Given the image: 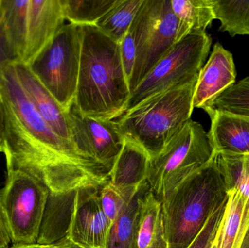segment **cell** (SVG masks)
<instances>
[{
  "label": "cell",
  "instance_id": "obj_20",
  "mask_svg": "<svg viewBox=\"0 0 249 248\" xmlns=\"http://www.w3.org/2000/svg\"><path fill=\"white\" fill-rule=\"evenodd\" d=\"M179 21V39L193 33H206L215 19L210 0H171Z\"/></svg>",
  "mask_w": 249,
  "mask_h": 248
},
{
  "label": "cell",
  "instance_id": "obj_13",
  "mask_svg": "<svg viewBox=\"0 0 249 248\" xmlns=\"http://www.w3.org/2000/svg\"><path fill=\"white\" fill-rule=\"evenodd\" d=\"M13 66L20 85L42 117L60 138L71 143L65 109L38 80L29 66L16 61Z\"/></svg>",
  "mask_w": 249,
  "mask_h": 248
},
{
  "label": "cell",
  "instance_id": "obj_31",
  "mask_svg": "<svg viewBox=\"0 0 249 248\" xmlns=\"http://www.w3.org/2000/svg\"><path fill=\"white\" fill-rule=\"evenodd\" d=\"M11 242L10 229L0 197V248H7Z\"/></svg>",
  "mask_w": 249,
  "mask_h": 248
},
{
  "label": "cell",
  "instance_id": "obj_4",
  "mask_svg": "<svg viewBox=\"0 0 249 248\" xmlns=\"http://www.w3.org/2000/svg\"><path fill=\"white\" fill-rule=\"evenodd\" d=\"M215 152L208 132L190 119L165 148L149 160L147 182L162 200L184 179L212 160Z\"/></svg>",
  "mask_w": 249,
  "mask_h": 248
},
{
  "label": "cell",
  "instance_id": "obj_12",
  "mask_svg": "<svg viewBox=\"0 0 249 248\" xmlns=\"http://www.w3.org/2000/svg\"><path fill=\"white\" fill-rule=\"evenodd\" d=\"M235 79L236 69L232 53L216 42L197 77L193 95V109L206 110L222 92L235 84Z\"/></svg>",
  "mask_w": 249,
  "mask_h": 248
},
{
  "label": "cell",
  "instance_id": "obj_22",
  "mask_svg": "<svg viewBox=\"0 0 249 248\" xmlns=\"http://www.w3.org/2000/svg\"><path fill=\"white\" fill-rule=\"evenodd\" d=\"M143 0H117L95 26L107 36L120 43L134 21Z\"/></svg>",
  "mask_w": 249,
  "mask_h": 248
},
{
  "label": "cell",
  "instance_id": "obj_14",
  "mask_svg": "<svg viewBox=\"0 0 249 248\" xmlns=\"http://www.w3.org/2000/svg\"><path fill=\"white\" fill-rule=\"evenodd\" d=\"M208 132L214 152L249 154V118L216 113Z\"/></svg>",
  "mask_w": 249,
  "mask_h": 248
},
{
  "label": "cell",
  "instance_id": "obj_8",
  "mask_svg": "<svg viewBox=\"0 0 249 248\" xmlns=\"http://www.w3.org/2000/svg\"><path fill=\"white\" fill-rule=\"evenodd\" d=\"M49 195L46 185L35 176L7 172L0 197L13 245L36 243Z\"/></svg>",
  "mask_w": 249,
  "mask_h": 248
},
{
  "label": "cell",
  "instance_id": "obj_34",
  "mask_svg": "<svg viewBox=\"0 0 249 248\" xmlns=\"http://www.w3.org/2000/svg\"><path fill=\"white\" fill-rule=\"evenodd\" d=\"M11 248H55V245H41L38 243L26 245H13Z\"/></svg>",
  "mask_w": 249,
  "mask_h": 248
},
{
  "label": "cell",
  "instance_id": "obj_7",
  "mask_svg": "<svg viewBox=\"0 0 249 248\" xmlns=\"http://www.w3.org/2000/svg\"><path fill=\"white\" fill-rule=\"evenodd\" d=\"M136 61L130 94L164 54L179 41V21L171 0H143L134 19Z\"/></svg>",
  "mask_w": 249,
  "mask_h": 248
},
{
  "label": "cell",
  "instance_id": "obj_19",
  "mask_svg": "<svg viewBox=\"0 0 249 248\" xmlns=\"http://www.w3.org/2000/svg\"><path fill=\"white\" fill-rule=\"evenodd\" d=\"M249 225V205L238 191L230 192L217 232L218 248H239Z\"/></svg>",
  "mask_w": 249,
  "mask_h": 248
},
{
  "label": "cell",
  "instance_id": "obj_15",
  "mask_svg": "<svg viewBox=\"0 0 249 248\" xmlns=\"http://www.w3.org/2000/svg\"><path fill=\"white\" fill-rule=\"evenodd\" d=\"M150 157L142 147L125 140L109 172V182L117 187H140L147 180Z\"/></svg>",
  "mask_w": 249,
  "mask_h": 248
},
{
  "label": "cell",
  "instance_id": "obj_32",
  "mask_svg": "<svg viewBox=\"0 0 249 248\" xmlns=\"http://www.w3.org/2000/svg\"><path fill=\"white\" fill-rule=\"evenodd\" d=\"M6 113L4 109V98L0 85V152H3L5 144Z\"/></svg>",
  "mask_w": 249,
  "mask_h": 248
},
{
  "label": "cell",
  "instance_id": "obj_18",
  "mask_svg": "<svg viewBox=\"0 0 249 248\" xmlns=\"http://www.w3.org/2000/svg\"><path fill=\"white\" fill-rule=\"evenodd\" d=\"M74 194L50 193L36 243L53 245L67 237L70 222L67 220V213L72 211Z\"/></svg>",
  "mask_w": 249,
  "mask_h": 248
},
{
  "label": "cell",
  "instance_id": "obj_1",
  "mask_svg": "<svg viewBox=\"0 0 249 248\" xmlns=\"http://www.w3.org/2000/svg\"><path fill=\"white\" fill-rule=\"evenodd\" d=\"M80 71L74 103L85 116L114 120L130 96L120 44L94 25L82 26Z\"/></svg>",
  "mask_w": 249,
  "mask_h": 248
},
{
  "label": "cell",
  "instance_id": "obj_9",
  "mask_svg": "<svg viewBox=\"0 0 249 248\" xmlns=\"http://www.w3.org/2000/svg\"><path fill=\"white\" fill-rule=\"evenodd\" d=\"M66 112L73 145L110 172L125 141L116 121L85 116L74 102Z\"/></svg>",
  "mask_w": 249,
  "mask_h": 248
},
{
  "label": "cell",
  "instance_id": "obj_36",
  "mask_svg": "<svg viewBox=\"0 0 249 248\" xmlns=\"http://www.w3.org/2000/svg\"><path fill=\"white\" fill-rule=\"evenodd\" d=\"M219 231V230H218ZM209 248H218V236L217 234H216V237H215L214 240H213V243H212V246H210Z\"/></svg>",
  "mask_w": 249,
  "mask_h": 248
},
{
  "label": "cell",
  "instance_id": "obj_33",
  "mask_svg": "<svg viewBox=\"0 0 249 248\" xmlns=\"http://www.w3.org/2000/svg\"><path fill=\"white\" fill-rule=\"evenodd\" d=\"M54 245H55V248H86L72 243L67 237Z\"/></svg>",
  "mask_w": 249,
  "mask_h": 248
},
{
  "label": "cell",
  "instance_id": "obj_30",
  "mask_svg": "<svg viewBox=\"0 0 249 248\" xmlns=\"http://www.w3.org/2000/svg\"><path fill=\"white\" fill-rule=\"evenodd\" d=\"M18 61L10 49L0 23V67L8 63Z\"/></svg>",
  "mask_w": 249,
  "mask_h": 248
},
{
  "label": "cell",
  "instance_id": "obj_6",
  "mask_svg": "<svg viewBox=\"0 0 249 248\" xmlns=\"http://www.w3.org/2000/svg\"><path fill=\"white\" fill-rule=\"evenodd\" d=\"M82 38V26L64 24L29 66L66 111L74 102L77 91Z\"/></svg>",
  "mask_w": 249,
  "mask_h": 248
},
{
  "label": "cell",
  "instance_id": "obj_2",
  "mask_svg": "<svg viewBox=\"0 0 249 248\" xmlns=\"http://www.w3.org/2000/svg\"><path fill=\"white\" fill-rule=\"evenodd\" d=\"M219 154L161 200L168 248H187L211 216L229 199Z\"/></svg>",
  "mask_w": 249,
  "mask_h": 248
},
{
  "label": "cell",
  "instance_id": "obj_25",
  "mask_svg": "<svg viewBox=\"0 0 249 248\" xmlns=\"http://www.w3.org/2000/svg\"><path fill=\"white\" fill-rule=\"evenodd\" d=\"M117 0H61L65 20L78 26H90L116 3Z\"/></svg>",
  "mask_w": 249,
  "mask_h": 248
},
{
  "label": "cell",
  "instance_id": "obj_29",
  "mask_svg": "<svg viewBox=\"0 0 249 248\" xmlns=\"http://www.w3.org/2000/svg\"><path fill=\"white\" fill-rule=\"evenodd\" d=\"M134 21L130 26V29L124 35V39L120 42L121 47V58L124 65V72L127 76V81L130 83L134 68L136 61V33H135Z\"/></svg>",
  "mask_w": 249,
  "mask_h": 248
},
{
  "label": "cell",
  "instance_id": "obj_10",
  "mask_svg": "<svg viewBox=\"0 0 249 248\" xmlns=\"http://www.w3.org/2000/svg\"><path fill=\"white\" fill-rule=\"evenodd\" d=\"M101 188L76 191L67 238L81 247L106 248L112 221L100 199Z\"/></svg>",
  "mask_w": 249,
  "mask_h": 248
},
{
  "label": "cell",
  "instance_id": "obj_27",
  "mask_svg": "<svg viewBox=\"0 0 249 248\" xmlns=\"http://www.w3.org/2000/svg\"><path fill=\"white\" fill-rule=\"evenodd\" d=\"M143 185L137 188H121L114 186L109 182L101 188L100 199L102 208L107 216L112 222L131 202Z\"/></svg>",
  "mask_w": 249,
  "mask_h": 248
},
{
  "label": "cell",
  "instance_id": "obj_17",
  "mask_svg": "<svg viewBox=\"0 0 249 248\" xmlns=\"http://www.w3.org/2000/svg\"><path fill=\"white\" fill-rule=\"evenodd\" d=\"M29 0H0V23L10 49L22 61L26 48Z\"/></svg>",
  "mask_w": 249,
  "mask_h": 248
},
{
  "label": "cell",
  "instance_id": "obj_11",
  "mask_svg": "<svg viewBox=\"0 0 249 248\" xmlns=\"http://www.w3.org/2000/svg\"><path fill=\"white\" fill-rule=\"evenodd\" d=\"M61 0H29L27 38L21 62L29 66L64 26Z\"/></svg>",
  "mask_w": 249,
  "mask_h": 248
},
{
  "label": "cell",
  "instance_id": "obj_5",
  "mask_svg": "<svg viewBox=\"0 0 249 248\" xmlns=\"http://www.w3.org/2000/svg\"><path fill=\"white\" fill-rule=\"evenodd\" d=\"M212 44L206 33L189 34L174 44L132 92L124 112L151 96L196 81Z\"/></svg>",
  "mask_w": 249,
  "mask_h": 248
},
{
  "label": "cell",
  "instance_id": "obj_16",
  "mask_svg": "<svg viewBox=\"0 0 249 248\" xmlns=\"http://www.w3.org/2000/svg\"><path fill=\"white\" fill-rule=\"evenodd\" d=\"M139 205L138 248H168L162 202L155 196L149 185L141 195Z\"/></svg>",
  "mask_w": 249,
  "mask_h": 248
},
{
  "label": "cell",
  "instance_id": "obj_23",
  "mask_svg": "<svg viewBox=\"0 0 249 248\" xmlns=\"http://www.w3.org/2000/svg\"><path fill=\"white\" fill-rule=\"evenodd\" d=\"M215 19L221 22L220 32L232 37L249 35V0H210Z\"/></svg>",
  "mask_w": 249,
  "mask_h": 248
},
{
  "label": "cell",
  "instance_id": "obj_35",
  "mask_svg": "<svg viewBox=\"0 0 249 248\" xmlns=\"http://www.w3.org/2000/svg\"><path fill=\"white\" fill-rule=\"evenodd\" d=\"M239 248H249V225Z\"/></svg>",
  "mask_w": 249,
  "mask_h": 248
},
{
  "label": "cell",
  "instance_id": "obj_26",
  "mask_svg": "<svg viewBox=\"0 0 249 248\" xmlns=\"http://www.w3.org/2000/svg\"><path fill=\"white\" fill-rule=\"evenodd\" d=\"M218 154L230 192L238 191L249 205V154Z\"/></svg>",
  "mask_w": 249,
  "mask_h": 248
},
{
  "label": "cell",
  "instance_id": "obj_28",
  "mask_svg": "<svg viewBox=\"0 0 249 248\" xmlns=\"http://www.w3.org/2000/svg\"><path fill=\"white\" fill-rule=\"evenodd\" d=\"M228 200L208 220L198 235L187 248H209L214 240L226 211Z\"/></svg>",
  "mask_w": 249,
  "mask_h": 248
},
{
  "label": "cell",
  "instance_id": "obj_24",
  "mask_svg": "<svg viewBox=\"0 0 249 248\" xmlns=\"http://www.w3.org/2000/svg\"><path fill=\"white\" fill-rule=\"evenodd\" d=\"M205 112L209 116L222 113L249 118V77L222 92Z\"/></svg>",
  "mask_w": 249,
  "mask_h": 248
},
{
  "label": "cell",
  "instance_id": "obj_3",
  "mask_svg": "<svg viewBox=\"0 0 249 248\" xmlns=\"http://www.w3.org/2000/svg\"><path fill=\"white\" fill-rule=\"evenodd\" d=\"M196 81L148 98L116 120L124 140L155 157L191 119Z\"/></svg>",
  "mask_w": 249,
  "mask_h": 248
},
{
  "label": "cell",
  "instance_id": "obj_21",
  "mask_svg": "<svg viewBox=\"0 0 249 248\" xmlns=\"http://www.w3.org/2000/svg\"><path fill=\"white\" fill-rule=\"evenodd\" d=\"M145 183L131 202L120 213L112 223L108 235L106 248H138L140 205L139 198L145 188Z\"/></svg>",
  "mask_w": 249,
  "mask_h": 248
}]
</instances>
